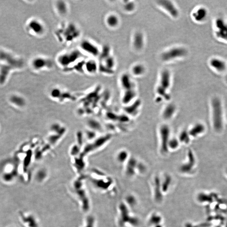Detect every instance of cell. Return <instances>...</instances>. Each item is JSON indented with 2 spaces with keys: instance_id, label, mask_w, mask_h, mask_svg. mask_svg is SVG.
Returning a JSON list of instances; mask_svg holds the SVG:
<instances>
[{
  "instance_id": "cell-1",
  "label": "cell",
  "mask_w": 227,
  "mask_h": 227,
  "mask_svg": "<svg viewBox=\"0 0 227 227\" xmlns=\"http://www.w3.org/2000/svg\"><path fill=\"white\" fill-rule=\"evenodd\" d=\"M121 86L124 90L122 101L124 103H129L136 96L135 85L129 75L124 74L120 78Z\"/></svg>"
},
{
  "instance_id": "cell-2",
  "label": "cell",
  "mask_w": 227,
  "mask_h": 227,
  "mask_svg": "<svg viewBox=\"0 0 227 227\" xmlns=\"http://www.w3.org/2000/svg\"><path fill=\"white\" fill-rule=\"evenodd\" d=\"M214 33L219 41L227 43V21L222 17H218L213 23Z\"/></svg>"
},
{
  "instance_id": "cell-3",
  "label": "cell",
  "mask_w": 227,
  "mask_h": 227,
  "mask_svg": "<svg viewBox=\"0 0 227 227\" xmlns=\"http://www.w3.org/2000/svg\"><path fill=\"white\" fill-rule=\"evenodd\" d=\"M187 54L188 51L184 47H175L163 52L161 54V58L164 62H169L184 57Z\"/></svg>"
},
{
  "instance_id": "cell-4",
  "label": "cell",
  "mask_w": 227,
  "mask_h": 227,
  "mask_svg": "<svg viewBox=\"0 0 227 227\" xmlns=\"http://www.w3.org/2000/svg\"><path fill=\"white\" fill-rule=\"evenodd\" d=\"M171 74L169 71L164 69L162 71L160 77L159 85L157 87V92L158 94L163 96L169 98L167 91L171 85Z\"/></svg>"
},
{
  "instance_id": "cell-5",
  "label": "cell",
  "mask_w": 227,
  "mask_h": 227,
  "mask_svg": "<svg viewBox=\"0 0 227 227\" xmlns=\"http://www.w3.org/2000/svg\"><path fill=\"white\" fill-rule=\"evenodd\" d=\"M81 56L80 51L74 50L59 55L57 58V62L61 66L65 68L78 61Z\"/></svg>"
},
{
  "instance_id": "cell-6",
  "label": "cell",
  "mask_w": 227,
  "mask_h": 227,
  "mask_svg": "<svg viewBox=\"0 0 227 227\" xmlns=\"http://www.w3.org/2000/svg\"><path fill=\"white\" fill-rule=\"evenodd\" d=\"M73 188L76 195L82 202L83 208L85 210H88L89 209V201L87 196L86 192L83 188L82 179L75 181L73 184Z\"/></svg>"
},
{
  "instance_id": "cell-7",
  "label": "cell",
  "mask_w": 227,
  "mask_h": 227,
  "mask_svg": "<svg viewBox=\"0 0 227 227\" xmlns=\"http://www.w3.org/2000/svg\"><path fill=\"white\" fill-rule=\"evenodd\" d=\"M214 125L216 129L219 130L222 128V113L221 103L219 100L215 99L213 100Z\"/></svg>"
},
{
  "instance_id": "cell-8",
  "label": "cell",
  "mask_w": 227,
  "mask_h": 227,
  "mask_svg": "<svg viewBox=\"0 0 227 227\" xmlns=\"http://www.w3.org/2000/svg\"><path fill=\"white\" fill-rule=\"evenodd\" d=\"M209 64L212 69L218 74L225 73L227 69V62L219 57H212L209 61Z\"/></svg>"
},
{
  "instance_id": "cell-9",
  "label": "cell",
  "mask_w": 227,
  "mask_h": 227,
  "mask_svg": "<svg viewBox=\"0 0 227 227\" xmlns=\"http://www.w3.org/2000/svg\"><path fill=\"white\" fill-rule=\"evenodd\" d=\"M157 4L165 10L172 17H178L179 12L175 4L172 2L168 0H160L157 1Z\"/></svg>"
},
{
  "instance_id": "cell-10",
  "label": "cell",
  "mask_w": 227,
  "mask_h": 227,
  "mask_svg": "<svg viewBox=\"0 0 227 227\" xmlns=\"http://www.w3.org/2000/svg\"><path fill=\"white\" fill-rule=\"evenodd\" d=\"M82 50L92 56H99L100 51L97 46L88 40H84L80 44Z\"/></svg>"
},
{
  "instance_id": "cell-11",
  "label": "cell",
  "mask_w": 227,
  "mask_h": 227,
  "mask_svg": "<svg viewBox=\"0 0 227 227\" xmlns=\"http://www.w3.org/2000/svg\"><path fill=\"white\" fill-rule=\"evenodd\" d=\"M0 60L5 61L14 68H20L23 66L24 62L21 59H17L5 52L0 51Z\"/></svg>"
},
{
  "instance_id": "cell-12",
  "label": "cell",
  "mask_w": 227,
  "mask_h": 227,
  "mask_svg": "<svg viewBox=\"0 0 227 227\" xmlns=\"http://www.w3.org/2000/svg\"><path fill=\"white\" fill-rule=\"evenodd\" d=\"M208 15L207 8L203 6H200L193 12L192 16L196 22L201 23L207 19Z\"/></svg>"
},
{
  "instance_id": "cell-13",
  "label": "cell",
  "mask_w": 227,
  "mask_h": 227,
  "mask_svg": "<svg viewBox=\"0 0 227 227\" xmlns=\"http://www.w3.org/2000/svg\"><path fill=\"white\" fill-rule=\"evenodd\" d=\"M144 37L141 32H137L134 35L133 46L137 50H141L144 46Z\"/></svg>"
},
{
  "instance_id": "cell-14",
  "label": "cell",
  "mask_w": 227,
  "mask_h": 227,
  "mask_svg": "<svg viewBox=\"0 0 227 227\" xmlns=\"http://www.w3.org/2000/svg\"><path fill=\"white\" fill-rule=\"evenodd\" d=\"M52 65V63L50 60L42 58H37L33 61V67L36 69H41L45 67L51 68Z\"/></svg>"
},
{
  "instance_id": "cell-15",
  "label": "cell",
  "mask_w": 227,
  "mask_h": 227,
  "mask_svg": "<svg viewBox=\"0 0 227 227\" xmlns=\"http://www.w3.org/2000/svg\"><path fill=\"white\" fill-rule=\"evenodd\" d=\"M84 69L89 74H95L99 70V65L95 60L90 59L84 63Z\"/></svg>"
},
{
  "instance_id": "cell-16",
  "label": "cell",
  "mask_w": 227,
  "mask_h": 227,
  "mask_svg": "<svg viewBox=\"0 0 227 227\" xmlns=\"http://www.w3.org/2000/svg\"><path fill=\"white\" fill-rule=\"evenodd\" d=\"M14 68L9 65L2 66L0 71V83H3L6 80L10 71Z\"/></svg>"
},
{
  "instance_id": "cell-17",
  "label": "cell",
  "mask_w": 227,
  "mask_h": 227,
  "mask_svg": "<svg viewBox=\"0 0 227 227\" xmlns=\"http://www.w3.org/2000/svg\"><path fill=\"white\" fill-rule=\"evenodd\" d=\"M106 22L108 27L111 28H115L118 25L119 19L117 16L114 14H111L106 17Z\"/></svg>"
},
{
  "instance_id": "cell-18",
  "label": "cell",
  "mask_w": 227,
  "mask_h": 227,
  "mask_svg": "<svg viewBox=\"0 0 227 227\" xmlns=\"http://www.w3.org/2000/svg\"><path fill=\"white\" fill-rule=\"evenodd\" d=\"M29 27L37 34H41L44 32L43 26L41 23L37 21H33L30 22Z\"/></svg>"
},
{
  "instance_id": "cell-19",
  "label": "cell",
  "mask_w": 227,
  "mask_h": 227,
  "mask_svg": "<svg viewBox=\"0 0 227 227\" xmlns=\"http://www.w3.org/2000/svg\"><path fill=\"white\" fill-rule=\"evenodd\" d=\"M132 72L134 75L136 76H140L144 74L145 67L141 64H137L134 66L133 67Z\"/></svg>"
},
{
  "instance_id": "cell-20",
  "label": "cell",
  "mask_w": 227,
  "mask_h": 227,
  "mask_svg": "<svg viewBox=\"0 0 227 227\" xmlns=\"http://www.w3.org/2000/svg\"><path fill=\"white\" fill-rule=\"evenodd\" d=\"M10 101L13 104L19 107H22L25 104V101L24 99L19 96H12L10 99Z\"/></svg>"
},
{
  "instance_id": "cell-21",
  "label": "cell",
  "mask_w": 227,
  "mask_h": 227,
  "mask_svg": "<svg viewBox=\"0 0 227 227\" xmlns=\"http://www.w3.org/2000/svg\"><path fill=\"white\" fill-rule=\"evenodd\" d=\"M56 8L58 10V12L60 14L64 15L67 13V7L66 4L63 1L58 2L56 3Z\"/></svg>"
},
{
  "instance_id": "cell-22",
  "label": "cell",
  "mask_w": 227,
  "mask_h": 227,
  "mask_svg": "<svg viewBox=\"0 0 227 227\" xmlns=\"http://www.w3.org/2000/svg\"><path fill=\"white\" fill-rule=\"evenodd\" d=\"M124 7L125 10L127 12H132L135 8V4L133 2L126 1L125 2Z\"/></svg>"
},
{
  "instance_id": "cell-23",
  "label": "cell",
  "mask_w": 227,
  "mask_h": 227,
  "mask_svg": "<svg viewBox=\"0 0 227 227\" xmlns=\"http://www.w3.org/2000/svg\"><path fill=\"white\" fill-rule=\"evenodd\" d=\"M94 218L90 217L87 219L86 226L85 227H94Z\"/></svg>"
},
{
  "instance_id": "cell-24",
  "label": "cell",
  "mask_w": 227,
  "mask_h": 227,
  "mask_svg": "<svg viewBox=\"0 0 227 227\" xmlns=\"http://www.w3.org/2000/svg\"><path fill=\"white\" fill-rule=\"evenodd\" d=\"M225 81L227 83V74L225 76Z\"/></svg>"
}]
</instances>
